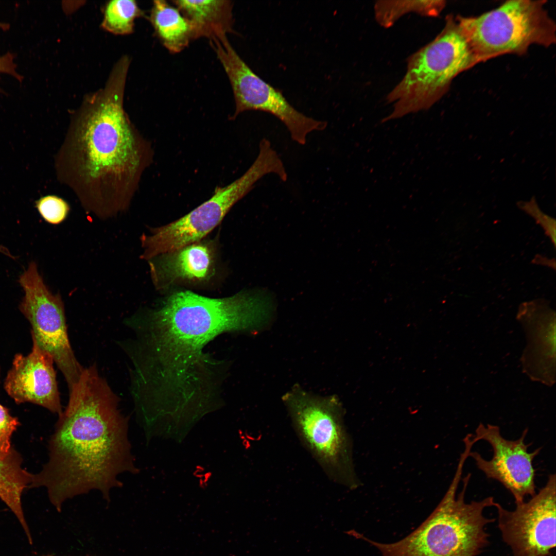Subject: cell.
<instances>
[{
    "label": "cell",
    "mask_w": 556,
    "mask_h": 556,
    "mask_svg": "<svg viewBox=\"0 0 556 556\" xmlns=\"http://www.w3.org/2000/svg\"><path fill=\"white\" fill-rule=\"evenodd\" d=\"M70 392L48 442L49 457L29 488L44 487L57 511L68 499L97 490L107 501L123 485L120 476L137 471L129 419L95 365L84 368Z\"/></svg>",
    "instance_id": "obj_3"
},
{
    "label": "cell",
    "mask_w": 556,
    "mask_h": 556,
    "mask_svg": "<svg viewBox=\"0 0 556 556\" xmlns=\"http://www.w3.org/2000/svg\"><path fill=\"white\" fill-rule=\"evenodd\" d=\"M528 431L526 428L519 438L508 440L501 435L499 426L480 423L475 430L474 438L477 442H488L492 448L493 456L487 460L478 452L472 450L468 455L488 478L498 481L510 492L515 503L523 502L526 497L536 493L533 461L541 448L528 451L531 443L527 444L525 441Z\"/></svg>",
    "instance_id": "obj_12"
},
{
    "label": "cell",
    "mask_w": 556,
    "mask_h": 556,
    "mask_svg": "<svg viewBox=\"0 0 556 556\" xmlns=\"http://www.w3.org/2000/svg\"><path fill=\"white\" fill-rule=\"evenodd\" d=\"M189 21L193 39L210 40L233 32V4L230 1H172Z\"/></svg>",
    "instance_id": "obj_16"
},
{
    "label": "cell",
    "mask_w": 556,
    "mask_h": 556,
    "mask_svg": "<svg viewBox=\"0 0 556 556\" xmlns=\"http://www.w3.org/2000/svg\"><path fill=\"white\" fill-rule=\"evenodd\" d=\"M302 445L333 482L351 490L360 482L353 461V443L335 396H321L296 386L282 397Z\"/></svg>",
    "instance_id": "obj_6"
},
{
    "label": "cell",
    "mask_w": 556,
    "mask_h": 556,
    "mask_svg": "<svg viewBox=\"0 0 556 556\" xmlns=\"http://www.w3.org/2000/svg\"><path fill=\"white\" fill-rule=\"evenodd\" d=\"M19 282L24 292L19 308L31 324L32 338L51 356L70 391L84 368L77 360L68 339L61 297L48 289L34 262Z\"/></svg>",
    "instance_id": "obj_10"
},
{
    "label": "cell",
    "mask_w": 556,
    "mask_h": 556,
    "mask_svg": "<svg viewBox=\"0 0 556 556\" xmlns=\"http://www.w3.org/2000/svg\"><path fill=\"white\" fill-rule=\"evenodd\" d=\"M150 262L151 275L157 286L177 280H201L210 272L212 256L208 247L194 243L165 253Z\"/></svg>",
    "instance_id": "obj_15"
},
{
    "label": "cell",
    "mask_w": 556,
    "mask_h": 556,
    "mask_svg": "<svg viewBox=\"0 0 556 556\" xmlns=\"http://www.w3.org/2000/svg\"><path fill=\"white\" fill-rule=\"evenodd\" d=\"M270 321L268 303L257 290L221 299L189 291L172 294L126 321L133 333L123 346L131 362L132 395L151 407L167 398L213 396L218 363L204 347L220 334L259 331Z\"/></svg>",
    "instance_id": "obj_1"
},
{
    "label": "cell",
    "mask_w": 556,
    "mask_h": 556,
    "mask_svg": "<svg viewBox=\"0 0 556 556\" xmlns=\"http://www.w3.org/2000/svg\"><path fill=\"white\" fill-rule=\"evenodd\" d=\"M128 64L118 62L105 88L85 99L55 160L58 180L100 218L127 209L152 158L150 145L124 110Z\"/></svg>",
    "instance_id": "obj_2"
},
{
    "label": "cell",
    "mask_w": 556,
    "mask_h": 556,
    "mask_svg": "<svg viewBox=\"0 0 556 556\" xmlns=\"http://www.w3.org/2000/svg\"><path fill=\"white\" fill-rule=\"evenodd\" d=\"M141 14L134 1H112L106 6L102 26L111 33L127 34L132 31L134 21Z\"/></svg>",
    "instance_id": "obj_20"
},
{
    "label": "cell",
    "mask_w": 556,
    "mask_h": 556,
    "mask_svg": "<svg viewBox=\"0 0 556 556\" xmlns=\"http://www.w3.org/2000/svg\"><path fill=\"white\" fill-rule=\"evenodd\" d=\"M477 63L456 16L448 15L440 33L407 58L404 77L386 97L392 111L381 123L429 109L456 77Z\"/></svg>",
    "instance_id": "obj_5"
},
{
    "label": "cell",
    "mask_w": 556,
    "mask_h": 556,
    "mask_svg": "<svg viewBox=\"0 0 556 556\" xmlns=\"http://www.w3.org/2000/svg\"><path fill=\"white\" fill-rule=\"evenodd\" d=\"M273 166L267 157L257 155L247 171L230 184L217 186L207 200L180 219L153 229L149 235H143L144 252L141 257L151 260L197 242L214 229L239 200L265 176L272 174Z\"/></svg>",
    "instance_id": "obj_8"
},
{
    "label": "cell",
    "mask_w": 556,
    "mask_h": 556,
    "mask_svg": "<svg viewBox=\"0 0 556 556\" xmlns=\"http://www.w3.org/2000/svg\"><path fill=\"white\" fill-rule=\"evenodd\" d=\"M0 252L11 258L13 256L9 252V250L4 246L0 245Z\"/></svg>",
    "instance_id": "obj_24"
},
{
    "label": "cell",
    "mask_w": 556,
    "mask_h": 556,
    "mask_svg": "<svg viewBox=\"0 0 556 556\" xmlns=\"http://www.w3.org/2000/svg\"><path fill=\"white\" fill-rule=\"evenodd\" d=\"M32 339L30 353L15 355L4 381L5 390L16 404L33 403L59 415L63 410L54 359Z\"/></svg>",
    "instance_id": "obj_14"
},
{
    "label": "cell",
    "mask_w": 556,
    "mask_h": 556,
    "mask_svg": "<svg viewBox=\"0 0 556 556\" xmlns=\"http://www.w3.org/2000/svg\"><path fill=\"white\" fill-rule=\"evenodd\" d=\"M512 511L496 502L498 525L513 556H551L555 547L556 477Z\"/></svg>",
    "instance_id": "obj_11"
},
{
    "label": "cell",
    "mask_w": 556,
    "mask_h": 556,
    "mask_svg": "<svg viewBox=\"0 0 556 556\" xmlns=\"http://www.w3.org/2000/svg\"><path fill=\"white\" fill-rule=\"evenodd\" d=\"M517 319L525 332L522 357L524 372L534 381L551 386L555 381V313L545 299L520 304Z\"/></svg>",
    "instance_id": "obj_13"
},
{
    "label": "cell",
    "mask_w": 556,
    "mask_h": 556,
    "mask_svg": "<svg viewBox=\"0 0 556 556\" xmlns=\"http://www.w3.org/2000/svg\"><path fill=\"white\" fill-rule=\"evenodd\" d=\"M20 454L13 449L6 455L0 454V499L16 517L30 544L32 539L22 506L23 491L31 483L33 475L24 470Z\"/></svg>",
    "instance_id": "obj_17"
},
{
    "label": "cell",
    "mask_w": 556,
    "mask_h": 556,
    "mask_svg": "<svg viewBox=\"0 0 556 556\" xmlns=\"http://www.w3.org/2000/svg\"><path fill=\"white\" fill-rule=\"evenodd\" d=\"M210 44L230 80L234 96L233 117L246 111H259L276 117L286 126L291 139L301 145L307 136L324 130L327 123L297 110L282 92L257 76L241 58L227 36L210 40Z\"/></svg>",
    "instance_id": "obj_9"
},
{
    "label": "cell",
    "mask_w": 556,
    "mask_h": 556,
    "mask_svg": "<svg viewBox=\"0 0 556 556\" xmlns=\"http://www.w3.org/2000/svg\"><path fill=\"white\" fill-rule=\"evenodd\" d=\"M42 556H51V555H42Z\"/></svg>",
    "instance_id": "obj_26"
},
{
    "label": "cell",
    "mask_w": 556,
    "mask_h": 556,
    "mask_svg": "<svg viewBox=\"0 0 556 556\" xmlns=\"http://www.w3.org/2000/svg\"><path fill=\"white\" fill-rule=\"evenodd\" d=\"M9 28V25L8 23L0 22V29L3 30H8Z\"/></svg>",
    "instance_id": "obj_25"
},
{
    "label": "cell",
    "mask_w": 556,
    "mask_h": 556,
    "mask_svg": "<svg viewBox=\"0 0 556 556\" xmlns=\"http://www.w3.org/2000/svg\"><path fill=\"white\" fill-rule=\"evenodd\" d=\"M518 207L527 214L533 218L537 223L544 230L545 234L550 239L555 247V220L544 213L539 208L534 198L527 202H519Z\"/></svg>",
    "instance_id": "obj_22"
},
{
    "label": "cell",
    "mask_w": 556,
    "mask_h": 556,
    "mask_svg": "<svg viewBox=\"0 0 556 556\" xmlns=\"http://www.w3.org/2000/svg\"><path fill=\"white\" fill-rule=\"evenodd\" d=\"M36 207L42 217L53 224H58L63 222L70 211L67 203L54 195L41 198L36 202Z\"/></svg>",
    "instance_id": "obj_21"
},
{
    "label": "cell",
    "mask_w": 556,
    "mask_h": 556,
    "mask_svg": "<svg viewBox=\"0 0 556 556\" xmlns=\"http://www.w3.org/2000/svg\"><path fill=\"white\" fill-rule=\"evenodd\" d=\"M446 6L443 0L378 1L374 5V17L384 28L393 26L401 17L410 13L421 16L436 17Z\"/></svg>",
    "instance_id": "obj_19"
},
{
    "label": "cell",
    "mask_w": 556,
    "mask_h": 556,
    "mask_svg": "<svg viewBox=\"0 0 556 556\" xmlns=\"http://www.w3.org/2000/svg\"><path fill=\"white\" fill-rule=\"evenodd\" d=\"M19 422L12 416L8 409L0 404V454L6 455L13 449L11 438Z\"/></svg>",
    "instance_id": "obj_23"
},
{
    "label": "cell",
    "mask_w": 556,
    "mask_h": 556,
    "mask_svg": "<svg viewBox=\"0 0 556 556\" xmlns=\"http://www.w3.org/2000/svg\"><path fill=\"white\" fill-rule=\"evenodd\" d=\"M546 2L508 1L480 15L456 18L479 63L505 54L523 55L533 45L555 44V24Z\"/></svg>",
    "instance_id": "obj_7"
},
{
    "label": "cell",
    "mask_w": 556,
    "mask_h": 556,
    "mask_svg": "<svg viewBox=\"0 0 556 556\" xmlns=\"http://www.w3.org/2000/svg\"><path fill=\"white\" fill-rule=\"evenodd\" d=\"M468 453L463 451L449 488L429 516L414 531L400 541L390 544L373 541L360 533L356 538L376 547L382 556H477L489 543L485 527L495 521L486 517L484 510L496 504L489 496L466 502L465 493L471 477L462 479L461 491H457Z\"/></svg>",
    "instance_id": "obj_4"
},
{
    "label": "cell",
    "mask_w": 556,
    "mask_h": 556,
    "mask_svg": "<svg viewBox=\"0 0 556 556\" xmlns=\"http://www.w3.org/2000/svg\"><path fill=\"white\" fill-rule=\"evenodd\" d=\"M150 21L161 42L171 53H178L193 39L189 21L165 1H153Z\"/></svg>",
    "instance_id": "obj_18"
}]
</instances>
